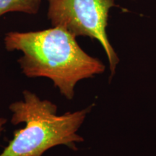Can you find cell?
I'll return each mask as SVG.
<instances>
[{
    "mask_svg": "<svg viewBox=\"0 0 156 156\" xmlns=\"http://www.w3.org/2000/svg\"><path fill=\"white\" fill-rule=\"evenodd\" d=\"M8 51H20L21 72L30 78L46 77L62 95L73 100L78 82L101 75L106 66L85 52L76 37L58 26L36 31H9L4 37Z\"/></svg>",
    "mask_w": 156,
    "mask_h": 156,
    "instance_id": "6da1fadb",
    "label": "cell"
},
{
    "mask_svg": "<svg viewBox=\"0 0 156 156\" xmlns=\"http://www.w3.org/2000/svg\"><path fill=\"white\" fill-rule=\"evenodd\" d=\"M23 99L9 105L11 123H23L16 130L0 156H42L51 148L65 145L76 151L77 144L84 141L78 134L93 106L82 110L58 115V107L51 101L41 99L25 90Z\"/></svg>",
    "mask_w": 156,
    "mask_h": 156,
    "instance_id": "7a4b0ae2",
    "label": "cell"
},
{
    "mask_svg": "<svg viewBox=\"0 0 156 156\" xmlns=\"http://www.w3.org/2000/svg\"><path fill=\"white\" fill-rule=\"evenodd\" d=\"M7 119L5 117H0V136L2 135V132L5 130V125L7 124Z\"/></svg>",
    "mask_w": 156,
    "mask_h": 156,
    "instance_id": "5b68a950",
    "label": "cell"
},
{
    "mask_svg": "<svg viewBox=\"0 0 156 156\" xmlns=\"http://www.w3.org/2000/svg\"><path fill=\"white\" fill-rule=\"evenodd\" d=\"M42 0H0V18L7 13L20 12L38 14Z\"/></svg>",
    "mask_w": 156,
    "mask_h": 156,
    "instance_id": "277c9868",
    "label": "cell"
},
{
    "mask_svg": "<svg viewBox=\"0 0 156 156\" xmlns=\"http://www.w3.org/2000/svg\"><path fill=\"white\" fill-rule=\"evenodd\" d=\"M47 18L52 26L65 29L76 38L88 37L100 43L108 58L112 79L119 58L107 35L109 12L115 0H46Z\"/></svg>",
    "mask_w": 156,
    "mask_h": 156,
    "instance_id": "3957f363",
    "label": "cell"
}]
</instances>
